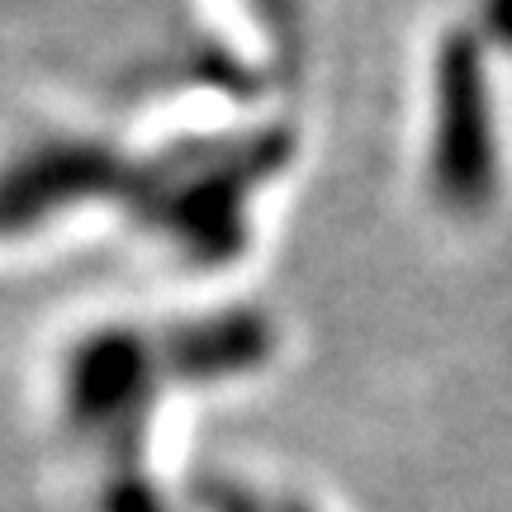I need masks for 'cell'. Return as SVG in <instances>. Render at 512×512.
I'll return each instance as SVG.
<instances>
[{
	"instance_id": "cell-5",
	"label": "cell",
	"mask_w": 512,
	"mask_h": 512,
	"mask_svg": "<svg viewBox=\"0 0 512 512\" xmlns=\"http://www.w3.org/2000/svg\"><path fill=\"white\" fill-rule=\"evenodd\" d=\"M271 351V323H261L256 313H219L166 337V366L190 380L209 375H238L247 366H261V356Z\"/></svg>"
},
{
	"instance_id": "cell-3",
	"label": "cell",
	"mask_w": 512,
	"mask_h": 512,
	"mask_svg": "<svg viewBox=\"0 0 512 512\" xmlns=\"http://www.w3.org/2000/svg\"><path fill=\"white\" fill-rule=\"evenodd\" d=\"M489 110L475 48L451 38L437 72V185L446 200H475L489 190Z\"/></svg>"
},
{
	"instance_id": "cell-1",
	"label": "cell",
	"mask_w": 512,
	"mask_h": 512,
	"mask_svg": "<svg viewBox=\"0 0 512 512\" xmlns=\"http://www.w3.org/2000/svg\"><path fill=\"white\" fill-rule=\"evenodd\" d=\"M290 157L280 133L223 138V143H185L157 166H147L143 181H128L138 219L162 233L171 247L200 266L233 261L247 238V200L261 181H271L275 166Z\"/></svg>"
},
{
	"instance_id": "cell-4",
	"label": "cell",
	"mask_w": 512,
	"mask_h": 512,
	"mask_svg": "<svg viewBox=\"0 0 512 512\" xmlns=\"http://www.w3.org/2000/svg\"><path fill=\"white\" fill-rule=\"evenodd\" d=\"M152 351L138 332H100L86 347L72 356L67 366V408L72 418H81L86 427L95 422H119L143 413V394L152 380Z\"/></svg>"
},
{
	"instance_id": "cell-2",
	"label": "cell",
	"mask_w": 512,
	"mask_h": 512,
	"mask_svg": "<svg viewBox=\"0 0 512 512\" xmlns=\"http://www.w3.org/2000/svg\"><path fill=\"white\" fill-rule=\"evenodd\" d=\"M110 190H128L124 166L110 147L86 138H43L0 166V238L29 233L62 209Z\"/></svg>"
}]
</instances>
